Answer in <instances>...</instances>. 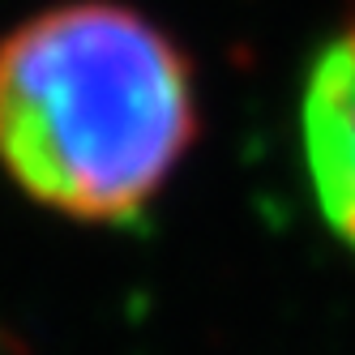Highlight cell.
Segmentation results:
<instances>
[{
    "instance_id": "1",
    "label": "cell",
    "mask_w": 355,
    "mask_h": 355,
    "mask_svg": "<svg viewBox=\"0 0 355 355\" xmlns=\"http://www.w3.org/2000/svg\"><path fill=\"white\" fill-rule=\"evenodd\" d=\"M193 137V69L146 13L69 0L0 39V163L47 210L133 218Z\"/></svg>"
},
{
    "instance_id": "2",
    "label": "cell",
    "mask_w": 355,
    "mask_h": 355,
    "mask_svg": "<svg viewBox=\"0 0 355 355\" xmlns=\"http://www.w3.org/2000/svg\"><path fill=\"white\" fill-rule=\"evenodd\" d=\"M300 133L317 206L334 236L355 248V26L313 60Z\"/></svg>"
}]
</instances>
